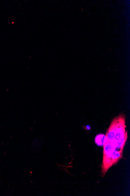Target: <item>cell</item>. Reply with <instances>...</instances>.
Returning a JSON list of instances; mask_svg holds the SVG:
<instances>
[{
    "instance_id": "cell-1",
    "label": "cell",
    "mask_w": 130,
    "mask_h": 196,
    "mask_svg": "<svg viewBox=\"0 0 130 196\" xmlns=\"http://www.w3.org/2000/svg\"><path fill=\"white\" fill-rule=\"evenodd\" d=\"M126 127L125 117L123 115H120L112 121L106 135L108 141L116 150L121 153L123 152L128 138Z\"/></svg>"
},
{
    "instance_id": "cell-2",
    "label": "cell",
    "mask_w": 130,
    "mask_h": 196,
    "mask_svg": "<svg viewBox=\"0 0 130 196\" xmlns=\"http://www.w3.org/2000/svg\"><path fill=\"white\" fill-rule=\"evenodd\" d=\"M122 153L119 152L117 150L103 154L102 164L103 174H105L110 168L115 164L122 158Z\"/></svg>"
},
{
    "instance_id": "cell-3",
    "label": "cell",
    "mask_w": 130,
    "mask_h": 196,
    "mask_svg": "<svg viewBox=\"0 0 130 196\" xmlns=\"http://www.w3.org/2000/svg\"><path fill=\"white\" fill-rule=\"evenodd\" d=\"M108 141L106 136L103 134L98 135L95 138V143L99 146H104Z\"/></svg>"
}]
</instances>
